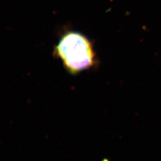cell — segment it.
<instances>
[{"instance_id":"1","label":"cell","mask_w":161,"mask_h":161,"mask_svg":"<svg viewBox=\"0 0 161 161\" xmlns=\"http://www.w3.org/2000/svg\"><path fill=\"white\" fill-rule=\"evenodd\" d=\"M54 54L60 59L64 68L73 75L92 68L96 62L92 42L78 32L65 33L55 46Z\"/></svg>"}]
</instances>
